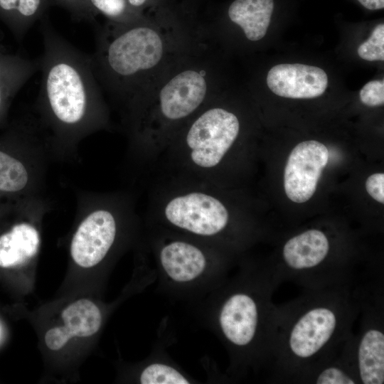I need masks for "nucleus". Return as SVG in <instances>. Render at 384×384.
<instances>
[{
    "instance_id": "nucleus-3",
    "label": "nucleus",
    "mask_w": 384,
    "mask_h": 384,
    "mask_svg": "<svg viewBox=\"0 0 384 384\" xmlns=\"http://www.w3.org/2000/svg\"><path fill=\"white\" fill-rule=\"evenodd\" d=\"M201 25L160 8L127 24L98 28L94 74L120 115L195 39Z\"/></svg>"
},
{
    "instance_id": "nucleus-2",
    "label": "nucleus",
    "mask_w": 384,
    "mask_h": 384,
    "mask_svg": "<svg viewBox=\"0 0 384 384\" xmlns=\"http://www.w3.org/2000/svg\"><path fill=\"white\" fill-rule=\"evenodd\" d=\"M43 53L35 110L49 140L54 160L78 158L87 137L110 130L109 107L94 74L90 55L61 36L48 21L41 27Z\"/></svg>"
},
{
    "instance_id": "nucleus-13",
    "label": "nucleus",
    "mask_w": 384,
    "mask_h": 384,
    "mask_svg": "<svg viewBox=\"0 0 384 384\" xmlns=\"http://www.w3.org/2000/svg\"><path fill=\"white\" fill-rule=\"evenodd\" d=\"M62 324L46 332L44 342L52 351H58L73 338L89 337L97 334L102 323L99 306L92 300L82 298L70 303L61 312Z\"/></svg>"
},
{
    "instance_id": "nucleus-19",
    "label": "nucleus",
    "mask_w": 384,
    "mask_h": 384,
    "mask_svg": "<svg viewBox=\"0 0 384 384\" xmlns=\"http://www.w3.org/2000/svg\"><path fill=\"white\" fill-rule=\"evenodd\" d=\"M358 54L368 61L384 60V24H378L368 40L358 48Z\"/></svg>"
},
{
    "instance_id": "nucleus-1",
    "label": "nucleus",
    "mask_w": 384,
    "mask_h": 384,
    "mask_svg": "<svg viewBox=\"0 0 384 384\" xmlns=\"http://www.w3.org/2000/svg\"><path fill=\"white\" fill-rule=\"evenodd\" d=\"M213 39L203 26L191 43L120 116L132 164L156 165L180 129L218 92Z\"/></svg>"
},
{
    "instance_id": "nucleus-6",
    "label": "nucleus",
    "mask_w": 384,
    "mask_h": 384,
    "mask_svg": "<svg viewBox=\"0 0 384 384\" xmlns=\"http://www.w3.org/2000/svg\"><path fill=\"white\" fill-rule=\"evenodd\" d=\"M248 273L225 289L215 323L237 365L269 366L277 314L272 298L280 282L273 270Z\"/></svg>"
},
{
    "instance_id": "nucleus-16",
    "label": "nucleus",
    "mask_w": 384,
    "mask_h": 384,
    "mask_svg": "<svg viewBox=\"0 0 384 384\" xmlns=\"http://www.w3.org/2000/svg\"><path fill=\"white\" fill-rule=\"evenodd\" d=\"M93 10L105 16L108 21L127 24L138 21L147 14L134 11L127 0H88Z\"/></svg>"
},
{
    "instance_id": "nucleus-24",
    "label": "nucleus",
    "mask_w": 384,
    "mask_h": 384,
    "mask_svg": "<svg viewBox=\"0 0 384 384\" xmlns=\"http://www.w3.org/2000/svg\"><path fill=\"white\" fill-rule=\"evenodd\" d=\"M364 7L370 10L381 9L384 7V0H358Z\"/></svg>"
},
{
    "instance_id": "nucleus-9",
    "label": "nucleus",
    "mask_w": 384,
    "mask_h": 384,
    "mask_svg": "<svg viewBox=\"0 0 384 384\" xmlns=\"http://www.w3.org/2000/svg\"><path fill=\"white\" fill-rule=\"evenodd\" d=\"M161 270L176 284H191L220 262L219 249L204 241L159 228L152 242Z\"/></svg>"
},
{
    "instance_id": "nucleus-14",
    "label": "nucleus",
    "mask_w": 384,
    "mask_h": 384,
    "mask_svg": "<svg viewBox=\"0 0 384 384\" xmlns=\"http://www.w3.org/2000/svg\"><path fill=\"white\" fill-rule=\"evenodd\" d=\"M273 9V0H235L229 6L227 16L247 41L257 42L267 33Z\"/></svg>"
},
{
    "instance_id": "nucleus-11",
    "label": "nucleus",
    "mask_w": 384,
    "mask_h": 384,
    "mask_svg": "<svg viewBox=\"0 0 384 384\" xmlns=\"http://www.w3.org/2000/svg\"><path fill=\"white\" fill-rule=\"evenodd\" d=\"M329 156L326 146L316 140L300 142L292 149L284 173V191L292 201L302 203L312 197Z\"/></svg>"
},
{
    "instance_id": "nucleus-15",
    "label": "nucleus",
    "mask_w": 384,
    "mask_h": 384,
    "mask_svg": "<svg viewBox=\"0 0 384 384\" xmlns=\"http://www.w3.org/2000/svg\"><path fill=\"white\" fill-rule=\"evenodd\" d=\"M299 383L357 384L359 382L343 347L341 352L336 357L307 372Z\"/></svg>"
},
{
    "instance_id": "nucleus-10",
    "label": "nucleus",
    "mask_w": 384,
    "mask_h": 384,
    "mask_svg": "<svg viewBox=\"0 0 384 384\" xmlns=\"http://www.w3.org/2000/svg\"><path fill=\"white\" fill-rule=\"evenodd\" d=\"M373 304L362 303L365 314L359 333L350 336L344 348L361 384L384 383L383 302L380 294Z\"/></svg>"
},
{
    "instance_id": "nucleus-12",
    "label": "nucleus",
    "mask_w": 384,
    "mask_h": 384,
    "mask_svg": "<svg viewBox=\"0 0 384 384\" xmlns=\"http://www.w3.org/2000/svg\"><path fill=\"white\" fill-rule=\"evenodd\" d=\"M267 85L275 95L292 99L321 96L328 85V76L321 68L304 64H279L267 75Z\"/></svg>"
},
{
    "instance_id": "nucleus-23",
    "label": "nucleus",
    "mask_w": 384,
    "mask_h": 384,
    "mask_svg": "<svg viewBox=\"0 0 384 384\" xmlns=\"http://www.w3.org/2000/svg\"><path fill=\"white\" fill-rule=\"evenodd\" d=\"M128 4L132 9L142 14H147L144 12L146 9L150 8L151 10H155L160 7L157 6L156 0H127Z\"/></svg>"
},
{
    "instance_id": "nucleus-20",
    "label": "nucleus",
    "mask_w": 384,
    "mask_h": 384,
    "mask_svg": "<svg viewBox=\"0 0 384 384\" xmlns=\"http://www.w3.org/2000/svg\"><path fill=\"white\" fill-rule=\"evenodd\" d=\"M360 99L367 106L375 107L384 103L383 80H372L367 82L360 91Z\"/></svg>"
},
{
    "instance_id": "nucleus-18",
    "label": "nucleus",
    "mask_w": 384,
    "mask_h": 384,
    "mask_svg": "<svg viewBox=\"0 0 384 384\" xmlns=\"http://www.w3.org/2000/svg\"><path fill=\"white\" fill-rule=\"evenodd\" d=\"M142 384H188L191 382L173 366L153 363L146 366L139 375Z\"/></svg>"
},
{
    "instance_id": "nucleus-25",
    "label": "nucleus",
    "mask_w": 384,
    "mask_h": 384,
    "mask_svg": "<svg viewBox=\"0 0 384 384\" xmlns=\"http://www.w3.org/2000/svg\"><path fill=\"white\" fill-rule=\"evenodd\" d=\"M2 82H1V77H0V117H1V115L3 114L4 112V107H5V93H4V90H2Z\"/></svg>"
},
{
    "instance_id": "nucleus-22",
    "label": "nucleus",
    "mask_w": 384,
    "mask_h": 384,
    "mask_svg": "<svg viewBox=\"0 0 384 384\" xmlns=\"http://www.w3.org/2000/svg\"><path fill=\"white\" fill-rule=\"evenodd\" d=\"M366 189L368 193L376 201L384 203V174H373L368 176L366 181Z\"/></svg>"
},
{
    "instance_id": "nucleus-4",
    "label": "nucleus",
    "mask_w": 384,
    "mask_h": 384,
    "mask_svg": "<svg viewBox=\"0 0 384 384\" xmlns=\"http://www.w3.org/2000/svg\"><path fill=\"white\" fill-rule=\"evenodd\" d=\"M361 302L350 284H341L306 289L277 306L272 380L299 383L311 369L338 355L353 334Z\"/></svg>"
},
{
    "instance_id": "nucleus-5",
    "label": "nucleus",
    "mask_w": 384,
    "mask_h": 384,
    "mask_svg": "<svg viewBox=\"0 0 384 384\" xmlns=\"http://www.w3.org/2000/svg\"><path fill=\"white\" fill-rule=\"evenodd\" d=\"M241 129L240 117L218 93L171 139L157 161L161 175L223 187Z\"/></svg>"
},
{
    "instance_id": "nucleus-7",
    "label": "nucleus",
    "mask_w": 384,
    "mask_h": 384,
    "mask_svg": "<svg viewBox=\"0 0 384 384\" xmlns=\"http://www.w3.org/2000/svg\"><path fill=\"white\" fill-rule=\"evenodd\" d=\"M77 222L70 255L79 267L88 269L105 260L137 223L132 193L77 191Z\"/></svg>"
},
{
    "instance_id": "nucleus-21",
    "label": "nucleus",
    "mask_w": 384,
    "mask_h": 384,
    "mask_svg": "<svg viewBox=\"0 0 384 384\" xmlns=\"http://www.w3.org/2000/svg\"><path fill=\"white\" fill-rule=\"evenodd\" d=\"M71 10L75 16L81 19L92 21L94 10L88 0H58Z\"/></svg>"
},
{
    "instance_id": "nucleus-8",
    "label": "nucleus",
    "mask_w": 384,
    "mask_h": 384,
    "mask_svg": "<svg viewBox=\"0 0 384 384\" xmlns=\"http://www.w3.org/2000/svg\"><path fill=\"white\" fill-rule=\"evenodd\" d=\"M52 161L49 140L33 114L0 137V213L44 195Z\"/></svg>"
},
{
    "instance_id": "nucleus-17",
    "label": "nucleus",
    "mask_w": 384,
    "mask_h": 384,
    "mask_svg": "<svg viewBox=\"0 0 384 384\" xmlns=\"http://www.w3.org/2000/svg\"><path fill=\"white\" fill-rule=\"evenodd\" d=\"M45 0H0V8L18 16V33H23L40 16Z\"/></svg>"
}]
</instances>
